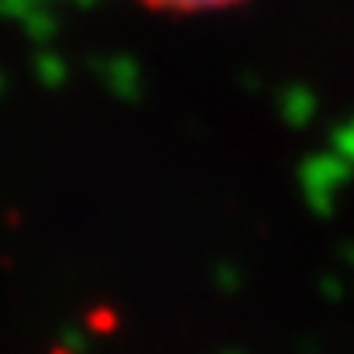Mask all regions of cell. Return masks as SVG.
<instances>
[{
    "instance_id": "1",
    "label": "cell",
    "mask_w": 354,
    "mask_h": 354,
    "mask_svg": "<svg viewBox=\"0 0 354 354\" xmlns=\"http://www.w3.org/2000/svg\"><path fill=\"white\" fill-rule=\"evenodd\" d=\"M134 3L158 10V14H214V10H227L244 0H134Z\"/></svg>"
}]
</instances>
